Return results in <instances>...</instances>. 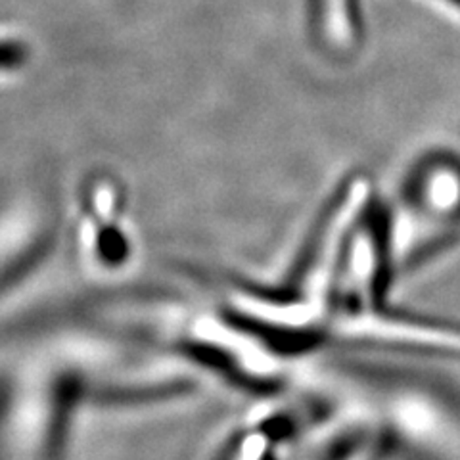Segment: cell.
<instances>
[{"label": "cell", "instance_id": "6da1fadb", "mask_svg": "<svg viewBox=\"0 0 460 460\" xmlns=\"http://www.w3.org/2000/svg\"><path fill=\"white\" fill-rule=\"evenodd\" d=\"M416 199L424 223L441 228L460 223V165L456 162H436L422 169L416 186Z\"/></svg>", "mask_w": 460, "mask_h": 460}, {"label": "cell", "instance_id": "7a4b0ae2", "mask_svg": "<svg viewBox=\"0 0 460 460\" xmlns=\"http://www.w3.org/2000/svg\"><path fill=\"white\" fill-rule=\"evenodd\" d=\"M316 29L324 47L351 50L358 33L355 0H316Z\"/></svg>", "mask_w": 460, "mask_h": 460}, {"label": "cell", "instance_id": "3957f363", "mask_svg": "<svg viewBox=\"0 0 460 460\" xmlns=\"http://www.w3.org/2000/svg\"><path fill=\"white\" fill-rule=\"evenodd\" d=\"M439 3L447 4V6H451V8H455V10L460 12V0H439Z\"/></svg>", "mask_w": 460, "mask_h": 460}]
</instances>
